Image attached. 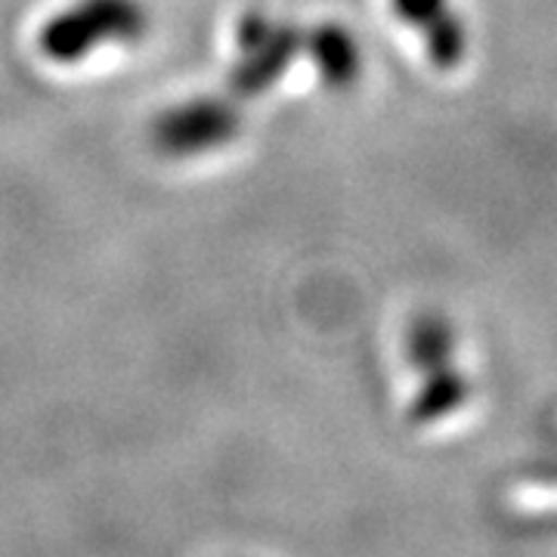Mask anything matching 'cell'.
<instances>
[{"label":"cell","instance_id":"6da1fadb","mask_svg":"<svg viewBox=\"0 0 557 557\" xmlns=\"http://www.w3.org/2000/svg\"><path fill=\"white\" fill-rule=\"evenodd\" d=\"M146 32L149 10L143 0H75L40 25L38 50L44 60L72 65L106 44H134Z\"/></svg>","mask_w":557,"mask_h":557},{"label":"cell","instance_id":"7a4b0ae2","mask_svg":"<svg viewBox=\"0 0 557 557\" xmlns=\"http://www.w3.org/2000/svg\"><path fill=\"white\" fill-rule=\"evenodd\" d=\"M298 53H304V35L298 25L248 10L236 25V62L230 72L233 94L239 100H255L267 94L292 69Z\"/></svg>","mask_w":557,"mask_h":557},{"label":"cell","instance_id":"3957f363","mask_svg":"<svg viewBox=\"0 0 557 557\" xmlns=\"http://www.w3.org/2000/svg\"><path fill=\"white\" fill-rule=\"evenodd\" d=\"M242 115L226 97H196L164 109L149 127L152 149L164 159H199L239 137Z\"/></svg>","mask_w":557,"mask_h":557},{"label":"cell","instance_id":"277c9868","mask_svg":"<svg viewBox=\"0 0 557 557\" xmlns=\"http://www.w3.org/2000/svg\"><path fill=\"white\" fill-rule=\"evenodd\" d=\"M391 10L424 38L428 60L437 69H456L468 57V32L453 0H391Z\"/></svg>","mask_w":557,"mask_h":557},{"label":"cell","instance_id":"5b68a950","mask_svg":"<svg viewBox=\"0 0 557 557\" xmlns=\"http://www.w3.org/2000/svg\"><path fill=\"white\" fill-rule=\"evenodd\" d=\"M304 53L317 65L322 84L332 90H347L362 75L359 40L341 22H322L310 35H304Z\"/></svg>","mask_w":557,"mask_h":557},{"label":"cell","instance_id":"8992f818","mask_svg":"<svg viewBox=\"0 0 557 557\" xmlns=\"http://www.w3.org/2000/svg\"><path fill=\"white\" fill-rule=\"evenodd\" d=\"M406 350L418 372L434 375L440 369H449L453 354H456V332L449 319L437 313H421L406 332Z\"/></svg>","mask_w":557,"mask_h":557}]
</instances>
